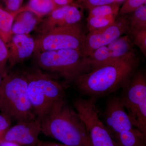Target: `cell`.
<instances>
[{
	"instance_id": "1",
	"label": "cell",
	"mask_w": 146,
	"mask_h": 146,
	"mask_svg": "<svg viewBox=\"0 0 146 146\" xmlns=\"http://www.w3.org/2000/svg\"><path fill=\"white\" fill-rule=\"evenodd\" d=\"M42 132L68 146H93L89 133L77 112L61 99L41 121Z\"/></svg>"
},
{
	"instance_id": "2",
	"label": "cell",
	"mask_w": 146,
	"mask_h": 146,
	"mask_svg": "<svg viewBox=\"0 0 146 146\" xmlns=\"http://www.w3.org/2000/svg\"><path fill=\"white\" fill-rule=\"evenodd\" d=\"M137 65L136 58L107 63L80 76L74 82L80 91L91 97L106 96L125 87Z\"/></svg>"
},
{
	"instance_id": "3",
	"label": "cell",
	"mask_w": 146,
	"mask_h": 146,
	"mask_svg": "<svg viewBox=\"0 0 146 146\" xmlns=\"http://www.w3.org/2000/svg\"><path fill=\"white\" fill-rule=\"evenodd\" d=\"M0 110L18 123L36 119L29 98L25 72L14 71L4 77L0 87Z\"/></svg>"
},
{
	"instance_id": "4",
	"label": "cell",
	"mask_w": 146,
	"mask_h": 146,
	"mask_svg": "<svg viewBox=\"0 0 146 146\" xmlns=\"http://www.w3.org/2000/svg\"><path fill=\"white\" fill-rule=\"evenodd\" d=\"M35 60L39 68L56 73L71 82L89 72L91 67L88 58L79 50L61 49L35 52Z\"/></svg>"
},
{
	"instance_id": "5",
	"label": "cell",
	"mask_w": 146,
	"mask_h": 146,
	"mask_svg": "<svg viewBox=\"0 0 146 146\" xmlns=\"http://www.w3.org/2000/svg\"><path fill=\"white\" fill-rule=\"evenodd\" d=\"M28 92L36 118L41 121L54 104L65 98L63 87L39 69L26 71Z\"/></svg>"
},
{
	"instance_id": "6",
	"label": "cell",
	"mask_w": 146,
	"mask_h": 146,
	"mask_svg": "<svg viewBox=\"0 0 146 146\" xmlns=\"http://www.w3.org/2000/svg\"><path fill=\"white\" fill-rule=\"evenodd\" d=\"M121 102L133 126L146 135V78L143 73L133 75L123 88Z\"/></svg>"
},
{
	"instance_id": "7",
	"label": "cell",
	"mask_w": 146,
	"mask_h": 146,
	"mask_svg": "<svg viewBox=\"0 0 146 146\" xmlns=\"http://www.w3.org/2000/svg\"><path fill=\"white\" fill-rule=\"evenodd\" d=\"M85 34L80 23L51 30L34 39V53L61 49L80 50Z\"/></svg>"
},
{
	"instance_id": "8",
	"label": "cell",
	"mask_w": 146,
	"mask_h": 146,
	"mask_svg": "<svg viewBox=\"0 0 146 146\" xmlns=\"http://www.w3.org/2000/svg\"><path fill=\"white\" fill-rule=\"evenodd\" d=\"M133 45L127 35L99 48L88 57L92 70L107 63L135 58Z\"/></svg>"
},
{
	"instance_id": "9",
	"label": "cell",
	"mask_w": 146,
	"mask_h": 146,
	"mask_svg": "<svg viewBox=\"0 0 146 146\" xmlns=\"http://www.w3.org/2000/svg\"><path fill=\"white\" fill-rule=\"evenodd\" d=\"M127 18L121 16L116 18L112 25L98 31L89 32L86 35L80 51L84 57L88 58L96 50L106 46L123 35L129 33Z\"/></svg>"
},
{
	"instance_id": "10",
	"label": "cell",
	"mask_w": 146,
	"mask_h": 146,
	"mask_svg": "<svg viewBox=\"0 0 146 146\" xmlns=\"http://www.w3.org/2000/svg\"><path fill=\"white\" fill-rule=\"evenodd\" d=\"M83 9L74 2L60 7L41 20L35 29L36 32L42 34L55 28L80 23L83 18Z\"/></svg>"
},
{
	"instance_id": "11",
	"label": "cell",
	"mask_w": 146,
	"mask_h": 146,
	"mask_svg": "<svg viewBox=\"0 0 146 146\" xmlns=\"http://www.w3.org/2000/svg\"><path fill=\"white\" fill-rule=\"evenodd\" d=\"M42 132L41 121L38 119L18 122L10 127L0 140L8 141L21 146H37L40 143L39 136Z\"/></svg>"
},
{
	"instance_id": "12",
	"label": "cell",
	"mask_w": 146,
	"mask_h": 146,
	"mask_svg": "<svg viewBox=\"0 0 146 146\" xmlns=\"http://www.w3.org/2000/svg\"><path fill=\"white\" fill-rule=\"evenodd\" d=\"M104 118L105 125L112 136L134 128L120 98L114 97L108 100Z\"/></svg>"
},
{
	"instance_id": "13",
	"label": "cell",
	"mask_w": 146,
	"mask_h": 146,
	"mask_svg": "<svg viewBox=\"0 0 146 146\" xmlns=\"http://www.w3.org/2000/svg\"><path fill=\"white\" fill-rule=\"evenodd\" d=\"M7 45L10 68L23 62L34 52V39L28 35L13 34Z\"/></svg>"
},
{
	"instance_id": "14",
	"label": "cell",
	"mask_w": 146,
	"mask_h": 146,
	"mask_svg": "<svg viewBox=\"0 0 146 146\" xmlns=\"http://www.w3.org/2000/svg\"><path fill=\"white\" fill-rule=\"evenodd\" d=\"M40 19L31 11H22L14 18L11 29L12 34L28 35L35 29Z\"/></svg>"
},
{
	"instance_id": "15",
	"label": "cell",
	"mask_w": 146,
	"mask_h": 146,
	"mask_svg": "<svg viewBox=\"0 0 146 146\" xmlns=\"http://www.w3.org/2000/svg\"><path fill=\"white\" fill-rule=\"evenodd\" d=\"M117 146H146V136L134 128L112 135Z\"/></svg>"
},
{
	"instance_id": "16",
	"label": "cell",
	"mask_w": 146,
	"mask_h": 146,
	"mask_svg": "<svg viewBox=\"0 0 146 146\" xmlns=\"http://www.w3.org/2000/svg\"><path fill=\"white\" fill-rule=\"evenodd\" d=\"M27 11L25 6L21 7L17 11L9 12L0 7V36L7 44L12 36V25L14 18L19 13Z\"/></svg>"
},
{
	"instance_id": "17",
	"label": "cell",
	"mask_w": 146,
	"mask_h": 146,
	"mask_svg": "<svg viewBox=\"0 0 146 146\" xmlns=\"http://www.w3.org/2000/svg\"><path fill=\"white\" fill-rule=\"evenodd\" d=\"M25 7L27 11L33 12L40 19L58 8L54 0H29Z\"/></svg>"
},
{
	"instance_id": "18",
	"label": "cell",
	"mask_w": 146,
	"mask_h": 146,
	"mask_svg": "<svg viewBox=\"0 0 146 146\" xmlns=\"http://www.w3.org/2000/svg\"><path fill=\"white\" fill-rule=\"evenodd\" d=\"M118 16L88 17L87 27L89 32L98 31L109 26L115 22Z\"/></svg>"
},
{
	"instance_id": "19",
	"label": "cell",
	"mask_w": 146,
	"mask_h": 146,
	"mask_svg": "<svg viewBox=\"0 0 146 146\" xmlns=\"http://www.w3.org/2000/svg\"><path fill=\"white\" fill-rule=\"evenodd\" d=\"M130 29L142 30L146 29V6L141 5L132 12V15L127 19Z\"/></svg>"
},
{
	"instance_id": "20",
	"label": "cell",
	"mask_w": 146,
	"mask_h": 146,
	"mask_svg": "<svg viewBox=\"0 0 146 146\" xmlns=\"http://www.w3.org/2000/svg\"><path fill=\"white\" fill-rule=\"evenodd\" d=\"M119 3H112L96 7L89 10L88 17L105 16L119 15Z\"/></svg>"
},
{
	"instance_id": "21",
	"label": "cell",
	"mask_w": 146,
	"mask_h": 146,
	"mask_svg": "<svg viewBox=\"0 0 146 146\" xmlns=\"http://www.w3.org/2000/svg\"><path fill=\"white\" fill-rule=\"evenodd\" d=\"M129 33L131 35V37H130V38L133 44L139 47L142 52L146 56V29L142 30L130 29Z\"/></svg>"
},
{
	"instance_id": "22",
	"label": "cell",
	"mask_w": 146,
	"mask_h": 146,
	"mask_svg": "<svg viewBox=\"0 0 146 146\" xmlns=\"http://www.w3.org/2000/svg\"><path fill=\"white\" fill-rule=\"evenodd\" d=\"M146 0H127L119 10V15L124 16L132 13L141 5H145Z\"/></svg>"
},
{
	"instance_id": "23",
	"label": "cell",
	"mask_w": 146,
	"mask_h": 146,
	"mask_svg": "<svg viewBox=\"0 0 146 146\" xmlns=\"http://www.w3.org/2000/svg\"><path fill=\"white\" fill-rule=\"evenodd\" d=\"M9 58V50L7 44L0 36V72L5 75V67Z\"/></svg>"
},
{
	"instance_id": "24",
	"label": "cell",
	"mask_w": 146,
	"mask_h": 146,
	"mask_svg": "<svg viewBox=\"0 0 146 146\" xmlns=\"http://www.w3.org/2000/svg\"><path fill=\"white\" fill-rule=\"evenodd\" d=\"M74 3L81 6L83 9L89 10L98 6L118 2L116 0H77Z\"/></svg>"
},
{
	"instance_id": "25",
	"label": "cell",
	"mask_w": 146,
	"mask_h": 146,
	"mask_svg": "<svg viewBox=\"0 0 146 146\" xmlns=\"http://www.w3.org/2000/svg\"><path fill=\"white\" fill-rule=\"evenodd\" d=\"M24 0H3L5 5V10L9 12L17 11L21 8Z\"/></svg>"
},
{
	"instance_id": "26",
	"label": "cell",
	"mask_w": 146,
	"mask_h": 146,
	"mask_svg": "<svg viewBox=\"0 0 146 146\" xmlns=\"http://www.w3.org/2000/svg\"><path fill=\"white\" fill-rule=\"evenodd\" d=\"M10 119L3 114H0V140L10 127Z\"/></svg>"
},
{
	"instance_id": "27",
	"label": "cell",
	"mask_w": 146,
	"mask_h": 146,
	"mask_svg": "<svg viewBox=\"0 0 146 146\" xmlns=\"http://www.w3.org/2000/svg\"><path fill=\"white\" fill-rule=\"evenodd\" d=\"M74 0H54V1L57 7L68 5L73 2Z\"/></svg>"
},
{
	"instance_id": "28",
	"label": "cell",
	"mask_w": 146,
	"mask_h": 146,
	"mask_svg": "<svg viewBox=\"0 0 146 146\" xmlns=\"http://www.w3.org/2000/svg\"><path fill=\"white\" fill-rule=\"evenodd\" d=\"M37 146H68L63 145V144H58L54 142H48V141H40V143Z\"/></svg>"
},
{
	"instance_id": "29",
	"label": "cell",
	"mask_w": 146,
	"mask_h": 146,
	"mask_svg": "<svg viewBox=\"0 0 146 146\" xmlns=\"http://www.w3.org/2000/svg\"><path fill=\"white\" fill-rule=\"evenodd\" d=\"M0 146H21L18 144L8 141H3L0 142Z\"/></svg>"
},
{
	"instance_id": "30",
	"label": "cell",
	"mask_w": 146,
	"mask_h": 146,
	"mask_svg": "<svg viewBox=\"0 0 146 146\" xmlns=\"http://www.w3.org/2000/svg\"><path fill=\"white\" fill-rule=\"evenodd\" d=\"M5 76V75H4L3 73H2L0 72V87H1V85L3 78V77H4Z\"/></svg>"
},
{
	"instance_id": "31",
	"label": "cell",
	"mask_w": 146,
	"mask_h": 146,
	"mask_svg": "<svg viewBox=\"0 0 146 146\" xmlns=\"http://www.w3.org/2000/svg\"><path fill=\"white\" fill-rule=\"evenodd\" d=\"M116 1H117V2L119 3L120 2L123 1V0H116Z\"/></svg>"
},
{
	"instance_id": "32",
	"label": "cell",
	"mask_w": 146,
	"mask_h": 146,
	"mask_svg": "<svg viewBox=\"0 0 146 146\" xmlns=\"http://www.w3.org/2000/svg\"><path fill=\"white\" fill-rule=\"evenodd\" d=\"M0 7H1V8H3V7L2 5L1 4V0H0Z\"/></svg>"
}]
</instances>
